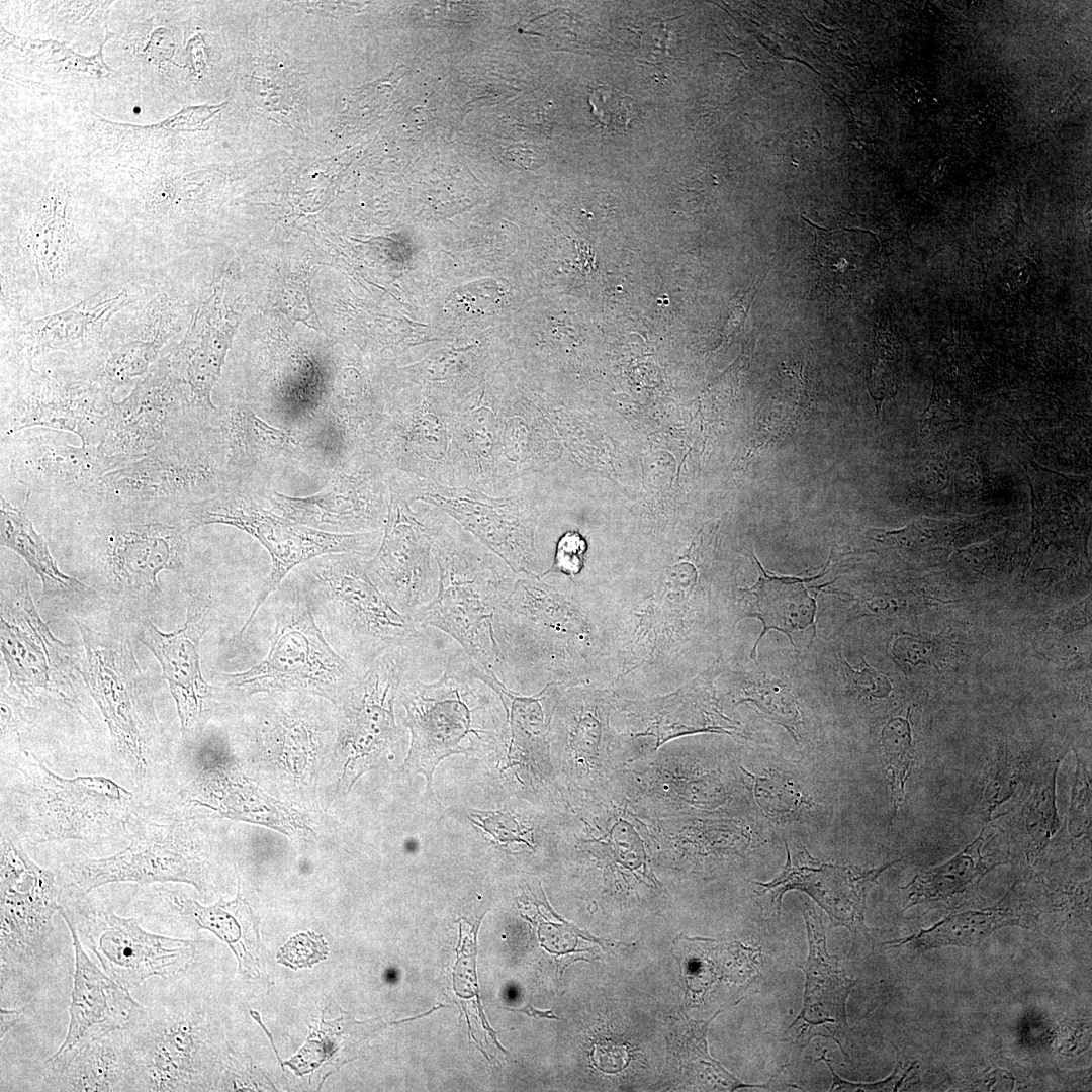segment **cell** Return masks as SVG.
<instances>
[{"mask_svg":"<svg viewBox=\"0 0 1092 1092\" xmlns=\"http://www.w3.org/2000/svg\"><path fill=\"white\" fill-rule=\"evenodd\" d=\"M328 957V945L322 936L311 932L292 937L278 952L277 961L292 969L311 967Z\"/></svg>","mask_w":1092,"mask_h":1092,"instance_id":"cell-48","label":"cell"},{"mask_svg":"<svg viewBox=\"0 0 1092 1092\" xmlns=\"http://www.w3.org/2000/svg\"><path fill=\"white\" fill-rule=\"evenodd\" d=\"M123 828L129 839L124 849L67 864L60 882L63 898L82 899L96 888L113 883L178 882L200 892L206 890V856L187 823L132 812Z\"/></svg>","mask_w":1092,"mask_h":1092,"instance_id":"cell-10","label":"cell"},{"mask_svg":"<svg viewBox=\"0 0 1092 1092\" xmlns=\"http://www.w3.org/2000/svg\"><path fill=\"white\" fill-rule=\"evenodd\" d=\"M15 767L22 780L11 805L19 831L32 842L100 839L133 812L132 794L106 777L66 778L26 750Z\"/></svg>","mask_w":1092,"mask_h":1092,"instance_id":"cell-7","label":"cell"},{"mask_svg":"<svg viewBox=\"0 0 1092 1092\" xmlns=\"http://www.w3.org/2000/svg\"><path fill=\"white\" fill-rule=\"evenodd\" d=\"M231 488L238 487L210 419L174 429L141 458L107 472L90 494L181 509Z\"/></svg>","mask_w":1092,"mask_h":1092,"instance_id":"cell-6","label":"cell"},{"mask_svg":"<svg viewBox=\"0 0 1092 1092\" xmlns=\"http://www.w3.org/2000/svg\"><path fill=\"white\" fill-rule=\"evenodd\" d=\"M1060 760L1043 768L1023 811L1024 831L1029 849L1041 852L1060 829L1056 805V781Z\"/></svg>","mask_w":1092,"mask_h":1092,"instance_id":"cell-41","label":"cell"},{"mask_svg":"<svg viewBox=\"0 0 1092 1092\" xmlns=\"http://www.w3.org/2000/svg\"><path fill=\"white\" fill-rule=\"evenodd\" d=\"M1 653L9 689L26 699L54 698L76 705L70 646L59 640L41 619L26 576L2 582L0 608Z\"/></svg>","mask_w":1092,"mask_h":1092,"instance_id":"cell-14","label":"cell"},{"mask_svg":"<svg viewBox=\"0 0 1092 1092\" xmlns=\"http://www.w3.org/2000/svg\"><path fill=\"white\" fill-rule=\"evenodd\" d=\"M408 494L447 513L515 573L533 574V529L511 497L429 483L410 485Z\"/></svg>","mask_w":1092,"mask_h":1092,"instance_id":"cell-26","label":"cell"},{"mask_svg":"<svg viewBox=\"0 0 1092 1092\" xmlns=\"http://www.w3.org/2000/svg\"><path fill=\"white\" fill-rule=\"evenodd\" d=\"M586 548V541L580 533L576 531L565 532L556 543L552 566L542 576L549 573H560L566 576L578 574L583 567Z\"/></svg>","mask_w":1092,"mask_h":1092,"instance_id":"cell-49","label":"cell"},{"mask_svg":"<svg viewBox=\"0 0 1092 1092\" xmlns=\"http://www.w3.org/2000/svg\"><path fill=\"white\" fill-rule=\"evenodd\" d=\"M1020 925V917L1009 909L995 906L951 913L930 928L904 939L885 944H911L922 950L945 946L970 947L981 943L994 931Z\"/></svg>","mask_w":1092,"mask_h":1092,"instance_id":"cell-39","label":"cell"},{"mask_svg":"<svg viewBox=\"0 0 1092 1092\" xmlns=\"http://www.w3.org/2000/svg\"><path fill=\"white\" fill-rule=\"evenodd\" d=\"M253 493L231 488L179 509L181 520L193 530L210 524L232 526L254 537L270 555L271 570L255 598L249 617L238 632V640L242 639L268 596L294 568L332 553H357L373 557L383 535V530L333 533L302 525L265 508Z\"/></svg>","mask_w":1092,"mask_h":1092,"instance_id":"cell-8","label":"cell"},{"mask_svg":"<svg viewBox=\"0 0 1092 1092\" xmlns=\"http://www.w3.org/2000/svg\"><path fill=\"white\" fill-rule=\"evenodd\" d=\"M197 1014L159 1003L135 1010L124 1028L133 1075L132 1091L192 1089L212 1056Z\"/></svg>","mask_w":1092,"mask_h":1092,"instance_id":"cell-18","label":"cell"},{"mask_svg":"<svg viewBox=\"0 0 1092 1092\" xmlns=\"http://www.w3.org/2000/svg\"><path fill=\"white\" fill-rule=\"evenodd\" d=\"M1021 763L1018 760H997L986 784L982 812L988 822L992 813L1014 793L1019 781Z\"/></svg>","mask_w":1092,"mask_h":1092,"instance_id":"cell-47","label":"cell"},{"mask_svg":"<svg viewBox=\"0 0 1092 1092\" xmlns=\"http://www.w3.org/2000/svg\"><path fill=\"white\" fill-rule=\"evenodd\" d=\"M742 701L751 702L761 713L769 719L783 725L799 741L798 725L800 723L797 704L787 691L774 687H759L745 694Z\"/></svg>","mask_w":1092,"mask_h":1092,"instance_id":"cell-45","label":"cell"},{"mask_svg":"<svg viewBox=\"0 0 1092 1092\" xmlns=\"http://www.w3.org/2000/svg\"><path fill=\"white\" fill-rule=\"evenodd\" d=\"M388 487L390 500L382 539L367 562V570L392 606L414 619L436 597L439 570L431 537L414 502L395 486L388 483Z\"/></svg>","mask_w":1092,"mask_h":1092,"instance_id":"cell-22","label":"cell"},{"mask_svg":"<svg viewBox=\"0 0 1092 1092\" xmlns=\"http://www.w3.org/2000/svg\"><path fill=\"white\" fill-rule=\"evenodd\" d=\"M211 422L226 451L231 477L241 489L254 492V482L287 467H323L300 434L270 424L245 404L216 407Z\"/></svg>","mask_w":1092,"mask_h":1092,"instance_id":"cell-25","label":"cell"},{"mask_svg":"<svg viewBox=\"0 0 1092 1092\" xmlns=\"http://www.w3.org/2000/svg\"><path fill=\"white\" fill-rule=\"evenodd\" d=\"M753 558L759 578L752 587L743 589L749 597L745 616L758 618L763 629L753 645L751 658L755 657L758 642L770 629L785 633L793 643L792 633L814 625L817 609L815 599L805 586L816 576L807 579L776 576L766 572L755 556Z\"/></svg>","mask_w":1092,"mask_h":1092,"instance_id":"cell-35","label":"cell"},{"mask_svg":"<svg viewBox=\"0 0 1092 1092\" xmlns=\"http://www.w3.org/2000/svg\"><path fill=\"white\" fill-rule=\"evenodd\" d=\"M470 820L500 845L521 844L529 850L537 846L535 828L509 811L469 810Z\"/></svg>","mask_w":1092,"mask_h":1092,"instance_id":"cell-44","label":"cell"},{"mask_svg":"<svg viewBox=\"0 0 1092 1092\" xmlns=\"http://www.w3.org/2000/svg\"><path fill=\"white\" fill-rule=\"evenodd\" d=\"M131 300L127 288L100 290L62 311L20 323L12 333L6 363L14 372L33 368L34 359L55 351L88 354L104 340L110 318Z\"/></svg>","mask_w":1092,"mask_h":1092,"instance_id":"cell-28","label":"cell"},{"mask_svg":"<svg viewBox=\"0 0 1092 1092\" xmlns=\"http://www.w3.org/2000/svg\"><path fill=\"white\" fill-rule=\"evenodd\" d=\"M357 553H332L302 565L296 575L315 615L330 626L342 657L362 675L390 648L417 640L426 627L396 610L371 579Z\"/></svg>","mask_w":1092,"mask_h":1092,"instance_id":"cell-4","label":"cell"},{"mask_svg":"<svg viewBox=\"0 0 1092 1092\" xmlns=\"http://www.w3.org/2000/svg\"><path fill=\"white\" fill-rule=\"evenodd\" d=\"M65 921L72 937L75 969L69 1007V1025L60 1048L110 1029L125 1028L140 1006L128 989L101 971L85 952L81 938Z\"/></svg>","mask_w":1092,"mask_h":1092,"instance_id":"cell-33","label":"cell"},{"mask_svg":"<svg viewBox=\"0 0 1092 1092\" xmlns=\"http://www.w3.org/2000/svg\"><path fill=\"white\" fill-rule=\"evenodd\" d=\"M1 546L19 555L38 575L42 584L41 599H81L91 589L79 579L63 572L44 540L23 509L0 495Z\"/></svg>","mask_w":1092,"mask_h":1092,"instance_id":"cell-36","label":"cell"},{"mask_svg":"<svg viewBox=\"0 0 1092 1092\" xmlns=\"http://www.w3.org/2000/svg\"><path fill=\"white\" fill-rule=\"evenodd\" d=\"M507 1010L513 1011V1012L523 1013V1014H525V1015H527L529 1017H533V1018H536V1019L560 1020V1018L558 1016H556L552 1012V1010H538V1009L534 1008L531 1004H527L526 1006H524L522 1008H519V1009H507Z\"/></svg>","mask_w":1092,"mask_h":1092,"instance_id":"cell-56","label":"cell"},{"mask_svg":"<svg viewBox=\"0 0 1092 1092\" xmlns=\"http://www.w3.org/2000/svg\"><path fill=\"white\" fill-rule=\"evenodd\" d=\"M265 492L271 509L279 515L333 533L383 530L390 500L386 467L368 451L339 462L330 470L326 485L312 495Z\"/></svg>","mask_w":1092,"mask_h":1092,"instance_id":"cell-16","label":"cell"},{"mask_svg":"<svg viewBox=\"0 0 1092 1092\" xmlns=\"http://www.w3.org/2000/svg\"><path fill=\"white\" fill-rule=\"evenodd\" d=\"M634 720L633 738H652L651 754L675 738L697 733L739 734L736 723L718 704L709 674H701L676 692L644 702H628Z\"/></svg>","mask_w":1092,"mask_h":1092,"instance_id":"cell-30","label":"cell"},{"mask_svg":"<svg viewBox=\"0 0 1092 1092\" xmlns=\"http://www.w3.org/2000/svg\"><path fill=\"white\" fill-rule=\"evenodd\" d=\"M439 570L436 597L415 622L450 637L484 672L494 676L493 618L517 573L485 544L439 508L415 500Z\"/></svg>","mask_w":1092,"mask_h":1092,"instance_id":"cell-1","label":"cell"},{"mask_svg":"<svg viewBox=\"0 0 1092 1092\" xmlns=\"http://www.w3.org/2000/svg\"><path fill=\"white\" fill-rule=\"evenodd\" d=\"M114 394L100 384L67 372L34 368L11 374L1 398V438L31 428L71 432L84 446H100Z\"/></svg>","mask_w":1092,"mask_h":1092,"instance_id":"cell-12","label":"cell"},{"mask_svg":"<svg viewBox=\"0 0 1092 1092\" xmlns=\"http://www.w3.org/2000/svg\"><path fill=\"white\" fill-rule=\"evenodd\" d=\"M985 831L986 826L957 855L943 863L921 870L906 886L901 887L906 896L905 909L921 903L948 901L974 890L990 870L1004 863L982 854Z\"/></svg>","mask_w":1092,"mask_h":1092,"instance_id":"cell-38","label":"cell"},{"mask_svg":"<svg viewBox=\"0 0 1092 1092\" xmlns=\"http://www.w3.org/2000/svg\"><path fill=\"white\" fill-rule=\"evenodd\" d=\"M808 957L801 965L805 991L801 1011L787 1028V1038L803 1050L812 1038L834 1040L845 1055L849 1027L846 1002L856 982L847 977L826 948L825 926L814 908L804 910Z\"/></svg>","mask_w":1092,"mask_h":1092,"instance_id":"cell-27","label":"cell"},{"mask_svg":"<svg viewBox=\"0 0 1092 1092\" xmlns=\"http://www.w3.org/2000/svg\"><path fill=\"white\" fill-rule=\"evenodd\" d=\"M424 642L423 633L411 644L385 651L337 704V753L343 760L339 792L347 794L360 776L377 766L399 743L394 705L402 678Z\"/></svg>","mask_w":1092,"mask_h":1092,"instance_id":"cell-11","label":"cell"},{"mask_svg":"<svg viewBox=\"0 0 1092 1092\" xmlns=\"http://www.w3.org/2000/svg\"><path fill=\"white\" fill-rule=\"evenodd\" d=\"M187 746L190 780L181 796L189 804L214 816L266 826L289 837L314 835L302 815L245 775L224 738L203 732Z\"/></svg>","mask_w":1092,"mask_h":1092,"instance_id":"cell-19","label":"cell"},{"mask_svg":"<svg viewBox=\"0 0 1092 1092\" xmlns=\"http://www.w3.org/2000/svg\"><path fill=\"white\" fill-rule=\"evenodd\" d=\"M620 93L621 92L617 93L616 90L612 91L613 102L611 104H609L606 100L600 87L589 96V104L593 107V112L598 117L605 114L609 110L612 111L609 121L607 123L608 127H626L632 120L635 113L633 109V105H635L634 101L631 98Z\"/></svg>","mask_w":1092,"mask_h":1092,"instance_id":"cell-51","label":"cell"},{"mask_svg":"<svg viewBox=\"0 0 1092 1092\" xmlns=\"http://www.w3.org/2000/svg\"><path fill=\"white\" fill-rule=\"evenodd\" d=\"M880 747L893 804L892 818L905 801L906 783L914 763V746L910 723L906 718L890 719L882 728Z\"/></svg>","mask_w":1092,"mask_h":1092,"instance_id":"cell-42","label":"cell"},{"mask_svg":"<svg viewBox=\"0 0 1092 1092\" xmlns=\"http://www.w3.org/2000/svg\"><path fill=\"white\" fill-rule=\"evenodd\" d=\"M412 665L398 693L405 712L403 724L411 732L400 770L410 777L424 776L432 794L433 774L443 759L469 755L504 740L505 726H487V722H506L502 720L506 712L498 694L482 678V669L459 646L435 681L418 679Z\"/></svg>","mask_w":1092,"mask_h":1092,"instance_id":"cell-2","label":"cell"},{"mask_svg":"<svg viewBox=\"0 0 1092 1092\" xmlns=\"http://www.w3.org/2000/svg\"><path fill=\"white\" fill-rule=\"evenodd\" d=\"M84 899L63 898L59 913L71 921L102 970L124 988L173 976L190 962L191 941L150 932L135 918L94 909Z\"/></svg>","mask_w":1092,"mask_h":1092,"instance_id":"cell-17","label":"cell"},{"mask_svg":"<svg viewBox=\"0 0 1092 1092\" xmlns=\"http://www.w3.org/2000/svg\"><path fill=\"white\" fill-rule=\"evenodd\" d=\"M1068 830L1074 838L1091 837V775L1086 763L1076 753Z\"/></svg>","mask_w":1092,"mask_h":1092,"instance_id":"cell-46","label":"cell"},{"mask_svg":"<svg viewBox=\"0 0 1092 1092\" xmlns=\"http://www.w3.org/2000/svg\"><path fill=\"white\" fill-rule=\"evenodd\" d=\"M787 860L779 875L769 882H751L762 906L781 912L783 897L790 890L809 895L826 911L835 926L845 927L852 938V950L870 939L864 923L866 900L878 877L904 859L864 869L823 862L810 855L805 847L791 850L785 842Z\"/></svg>","mask_w":1092,"mask_h":1092,"instance_id":"cell-21","label":"cell"},{"mask_svg":"<svg viewBox=\"0 0 1092 1092\" xmlns=\"http://www.w3.org/2000/svg\"><path fill=\"white\" fill-rule=\"evenodd\" d=\"M194 419L204 418L189 407L182 383L161 357L126 397L113 402L99 448L109 456L139 459Z\"/></svg>","mask_w":1092,"mask_h":1092,"instance_id":"cell-24","label":"cell"},{"mask_svg":"<svg viewBox=\"0 0 1092 1092\" xmlns=\"http://www.w3.org/2000/svg\"><path fill=\"white\" fill-rule=\"evenodd\" d=\"M0 964L7 972L28 971L42 959L60 910L62 887L55 874L34 862L17 838L1 829Z\"/></svg>","mask_w":1092,"mask_h":1092,"instance_id":"cell-13","label":"cell"},{"mask_svg":"<svg viewBox=\"0 0 1092 1092\" xmlns=\"http://www.w3.org/2000/svg\"><path fill=\"white\" fill-rule=\"evenodd\" d=\"M275 592L267 655L245 671L221 673V678L228 688L247 696L301 693L337 705L361 675L327 641L296 575L284 579Z\"/></svg>","mask_w":1092,"mask_h":1092,"instance_id":"cell-5","label":"cell"},{"mask_svg":"<svg viewBox=\"0 0 1092 1092\" xmlns=\"http://www.w3.org/2000/svg\"><path fill=\"white\" fill-rule=\"evenodd\" d=\"M64 506L83 516L85 551L94 570L126 599L156 601L160 573L185 570L193 529L175 508L91 494Z\"/></svg>","mask_w":1092,"mask_h":1092,"instance_id":"cell-3","label":"cell"},{"mask_svg":"<svg viewBox=\"0 0 1092 1092\" xmlns=\"http://www.w3.org/2000/svg\"><path fill=\"white\" fill-rule=\"evenodd\" d=\"M929 468V481L933 488L944 489L950 481V474L944 461L934 460Z\"/></svg>","mask_w":1092,"mask_h":1092,"instance_id":"cell-54","label":"cell"},{"mask_svg":"<svg viewBox=\"0 0 1092 1092\" xmlns=\"http://www.w3.org/2000/svg\"><path fill=\"white\" fill-rule=\"evenodd\" d=\"M75 623L84 647L78 672L101 711L117 757L134 778H146L156 758L160 725L132 645L123 635Z\"/></svg>","mask_w":1092,"mask_h":1092,"instance_id":"cell-9","label":"cell"},{"mask_svg":"<svg viewBox=\"0 0 1092 1092\" xmlns=\"http://www.w3.org/2000/svg\"><path fill=\"white\" fill-rule=\"evenodd\" d=\"M482 678L498 694L506 712L504 743L509 765L525 771L531 783L550 789L555 784L551 759V728L556 706L563 692L558 684H547L536 695L523 696L508 689L496 676Z\"/></svg>","mask_w":1092,"mask_h":1092,"instance_id":"cell-31","label":"cell"},{"mask_svg":"<svg viewBox=\"0 0 1092 1092\" xmlns=\"http://www.w3.org/2000/svg\"><path fill=\"white\" fill-rule=\"evenodd\" d=\"M49 1090L132 1091L133 1075L124 1028L99 1032L59 1048L43 1064Z\"/></svg>","mask_w":1092,"mask_h":1092,"instance_id":"cell-32","label":"cell"},{"mask_svg":"<svg viewBox=\"0 0 1092 1092\" xmlns=\"http://www.w3.org/2000/svg\"><path fill=\"white\" fill-rule=\"evenodd\" d=\"M214 600L206 592L190 595L186 618L178 629L163 632L141 624L138 638L159 662L174 699L185 744L197 740L211 716L215 689L202 675L200 643L211 628Z\"/></svg>","mask_w":1092,"mask_h":1092,"instance_id":"cell-20","label":"cell"},{"mask_svg":"<svg viewBox=\"0 0 1092 1092\" xmlns=\"http://www.w3.org/2000/svg\"><path fill=\"white\" fill-rule=\"evenodd\" d=\"M169 894L168 900L182 916L191 919L198 928L214 933L230 945L237 957L239 956V945L243 946L241 942L243 932L247 931V922H250L252 918L251 911L242 898L240 889L234 900L224 901L220 898L216 903L209 906L201 905L182 895Z\"/></svg>","mask_w":1092,"mask_h":1092,"instance_id":"cell-40","label":"cell"},{"mask_svg":"<svg viewBox=\"0 0 1092 1092\" xmlns=\"http://www.w3.org/2000/svg\"><path fill=\"white\" fill-rule=\"evenodd\" d=\"M18 245L43 292L53 291L69 274L77 243L70 215V193L63 183L50 184L25 216Z\"/></svg>","mask_w":1092,"mask_h":1092,"instance_id":"cell-34","label":"cell"},{"mask_svg":"<svg viewBox=\"0 0 1092 1092\" xmlns=\"http://www.w3.org/2000/svg\"><path fill=\"white\" fill-rule=\"evenodd\" d=\"M27 1012V1006H21L14 1009L1 1008L0 1009V1038L6 1035V1033L17 1025L25 1016Z\"/></svg>","mask_w":1092,"mask_h":1092,"instance_id":"cell-53","label":"cell"},{"mask_svg":"<svg viewBox=\"0 0 1092 1092\" xmlns=\"http://www.w3.org/2000/svg\"><path fill=\"white\" fill-rule=\"evenodd\" d=\"M106 455L98 446H75L65 432L31 428L1 438L2 474L27 495L64 505L90 492L109 471L130 461Z\"/></svg>","mask_w":1092,"mask_h":1092,"instance_id":"cell-15","label":"cell"},{"mask_svg":"<svg viewBox=\"0 0 1092 1092\" xmlns=\"http://www.w3.org/2000/svg\"><path fill=\"white\" fill-rule=\"evenodd\" d=\"M611 708L608 696L584 691L562 694L556 706L553 722L574 803L604 790L627 766L624 740L610 725Z\"/></svg>","mask_w":1092,"mask_h":1092,"instance_id":"cell-23","label":"cell"},{"mask_svg":"<svg viewBox=\"0 0 1092 1092\" xmlns=\"http://www.w3.org/2000/svg\"><path fill=\"white\" fill-rule=\"evenodd\" d=\"M958 479L967 488L976 489L981 483V476L977 466L970 460H965L958 469Z\"/></svg>","mask_w":1092,"mask_h":1092,"instance_id":"cell-55","label":"cell"},{"mask_svg":"<svg viewBox=\"0 0 1092 1092\" xmlns=\"http://www.w3.org/2000/svg\"><path fill=\"white\" fill-rule=\"evenodd\" d=\"M863 666L859 670H855L848 662L844 661L847 669V673L853 684L864 694L873 698H886L892 691V685L889 679L873 667H871L864 659Z\"/></svg>","mask_w":1092,"mask_h":1092,"instance_id":"cell-52","label":"cell"},{"mask_svg":"<svg viewBox=\"0 0 1092 1092\" xmlns=\"http://www.w3.org/2000/svg\"><path fill=\"white\" fill-rule=\"evenodd\" d=\"M748 777L751 793L762 812L771 818H788L800 811L809 800L792 780L776 772L755 776L740 766Z\"/></svg>","mask_w":1092,"mask_h":1092,"instance_id":"cell-43","label":"cell"},{"mask_svg":"<svg viewBox=\"0 0 1092 1092\" xmlns=\"http://www.w3.org/2000/svg\"><path fill=\"white\" fill-rule=\"evenodd\" d=\"M721 1012L706 1021H695L685 1013L669 1026V1064L687 1085L700 1090L734 1091L738 1088H766L767 1084H746L736 1078L708 1053L707 1031Z\"/></svg>","mask_w":1092,"mask_h":1092,"instance_id":"cell-37","label":"cell"},{"mask_svg":"<svg viewBox=\"0 0 1092 1092\" xmlns=\"http://www.w3.org/2000/svg\"><path fill=\"white\" fill-rule=\"evenodd\" d=\"M172 334L169 301L158 294L129 320L125 329L81 356L77 369L70 374L94 381L114 394L150 371Z\"/></svg>","mask_w":1092,"mask_h":1092,"instance_id":"cell-29","label":"cell"},{"mask_svg":"<svg viewBox=\"0 0 1092 1092\" xmlns=\"http://www.w3.org/2000/svg\"><path fill=\"white\" fill-rule=\"evenodd\" d=\"M825 1054H826V1051L823 1052V1055L819 1059H817V1061H823L826 1064V1066L828 1067V1069H829V1071H830V1073L832 1075V1085H831V1088L829 1089V1091H831V1092L832 1091H869V1092L897 1091L898 1088H900L901 1084L903 1083L904 1079H906L907 1075L912 1070V1066L905 1069L903 1067L902 1063L898 1062L895 1069H894V1071H893V1073L884 1080L877 1081V1082H871V1083H854V1082H850V1081H847L845 1079H842L839 1075H837L834 1072V1069L832 1068L831 1063L826 1058Z\"/></svg>","mask_w":1092,"mask_h":1092,"instance_id":"cell-50","label":"cell"}]
</instances>
